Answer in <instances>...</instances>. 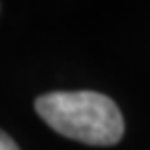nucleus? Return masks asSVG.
<instances>
[{
  "instance_id": "f257e3e1",
  "label": "nucleus",
  "mask_w": 150,
  "mask_h": 150,
  "mask_svg": "<svg viewBox=\"0 0 150 150\" xmlns=\"http://www.w3.org/2000/svg\"><path fill=\"white\" fill-rule=\"evenodd\" d=\"M35 112L56 134L88 146H115L125 131L119 106L100 92H50L35 98Z\"/></svg>"
},
{
  "instance_id": "f03ea898",
  "label": "nucleus",
  "mask_w": 150,
  "mask_h": 150,
  "mask_svg": "<svg viewBox=\"0 0 150 150\" xmlns=\"http://www.w3.org/2000/svg\"><path fill=\"white\" fill-rule=\"evenodd\" d=\"M0 150H19L17 142H15L8 134H4L2 129H0Z\"/></svg>"
}]
</instances>
